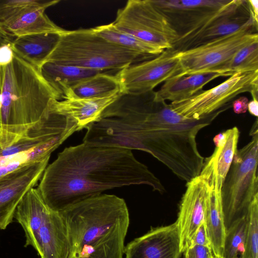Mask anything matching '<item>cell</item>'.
Segmentation results:
<instances>
[{
	"label": "cell",
	"instance_id": "cell-34",
	"mask_svg": "<svg viewBox=\"0 0 258 258\" xmlns=\"http://www.w3.org/2000/svg\"><path fill=\"white\" fill-rule=\"evenodd\" d=\"M195 245L206 246L211 247L210 242L204 222L200 225L196 232L187 248Z\"/></svg>",
	"mask_w": 258,
	"mask_h": 258
},
{
	"label": "cell",
	"instance_id": "cell-38",
	"mask_svg": "<svg viewBox=\"0 0 258 258\" xmlns=\"http://www.w3.org/2000/svg\"><path fill=\"white\" fill-rule=\"evenodd\" d=\"M227 133L226 132L220 133L216 135L213 138V142L217 148H221L222 147L226 141Z\"/></svg>",
	"mask_w": 258,
	"mask_h": 258
},
{
	"label": "cell",
	"instance_id": "cell-18",
	"mask_svg": "<svg viewBox=\"0 0 258 258\" xmlns=\"http://www.w3.org/2000/svg\"><path fill=\"white\" fill-rule=\"evenodd\" d=\"M51 210L35 187L30 189L21 201L14 218L25 232V247L35 248L40 229Z\"/></svg>",
	"mask_w": 258,
	"mask_h": 258
},
{
	"label": "cell",
	"instance_id": "cell-39",
	"mask_svg": "<svg viewBox=\"0 0 258 258\" xmlns=\"http://www.w3.org/2000/svg\"><path fill=\"white\" fill-rule=\"evenodd\" d=\"M3 150V148L2 144L0 142V156H1L2 152Z\"/></svg>",
	"mask_w": 258,
	"mask_h": 258
},
{
	"label": "cell",
	"instance_id": "cell-26",
	"mask_svg": "<svg viewBox=\"0 0 258 258\" xmlns=\"http://www.w3.org/2000/svg\"><path fill=\"white\" fill-rule=\"evenodd\" d=\"M92 30L95 34L109 42L151 56L156 57L164 50L118 30L112 23L96 27Z\"/></svg>",
	"mask_w": 258,
	"mask_h": 258
},
{
	"label": "cell",
	"instance_id": "cell-1",
	"mask_svg": "<svg viewBox=\"0 0 258 258\" xmlns=\"http://www.w3.org/2000/svg\"><path fill=\"white\" fill-rule=\"evenodd\" d=\"M133 184L166 192L159 178L131 150L83 143L59 153L46 167L36 188L48 208L59 212L105 190Z\"/></svg>",
	"mask_w": 258,
	"mask_h": 258
},
{
	"label": "cell",
	"instance_id": "cell-25",
	"mask_svg": "<svg viewBox=\"0 0 258 258\" xmlns=\"http://www.w3.org/2000/svg\"><path fill=\"white\" fill-rule=\"evenodd\" d=\"M64 141L55 140L27 151L0 156V178L23 166L49 159L52 152Z\"/></svg>",
	"mask_w": 258,
	"mask_h": 258
},
{
	"label": "cell",
	"instance_id": "cell-6",
	"mask_svg": "<svg viewBox=\"0 0 258 258\" xmlns=\"http://www.w3.org/2000/svg\"><path fill=\"white\" fill-rule=\"evenodd\" d=\"M256 118L250 131L251 140L237 150L222 187L225 231L246 218L258 198V126Z\"/></svg>",
	"mask_w": 258,
	"mask_h": 258
},
{
	"label": "cell",
	"instance_id": "cell-4",
	"mask_svg": "<svg viewBox=\"0 0 258 258\" xmlns=\"http://www.w3.org/2000/svg\"><path fill=\"white\" fill-rule=\"evenodd\" d=\"M0 142L4 149L18 142L41 117L60 94L40 71L15 54L0 68Z\"/></svg>",
	"mask_w": 258,
	"mask_h": 258
},
{
	"label": "cell",
	"instance_id": "cell-30",
	"mask_svg": "<svg viewBox=\"0 0 258 258\" xmlns=\"http://www.w3.org/2000/svg\"><path fill=\"white\" fill-rule=\"evenodd\" d=\"M241 258H258V198L252 203L246 217L244 249Z\"/></svg>",
	"mask_w": 258,
	"mask_h": 258
},
{
	"label": "cell",
	"instance_id": "cell-20",
	"mask_svg": "<svg viewBox=\"0 0 258 258\" xmlns=\"http://www.w3.org/2000/svg\"><path fill=\"white\" fill-rule=\"evenodd\" d=\"M220 77L222 76L213 72L172 77L155 92V99L171 102L187 99L203 90L207 84Z\"/></svg>",
	"mask_w": 258,
	"mask_h": 258
},
{
	"label": "cell",
	"instance_id": "cell-10",
	"mask_svg": "<svg viewBox=\"0 0 258 258\" xmlns=\"http://www.w3.org/2000/svg\"><path fill=\"white\" fill-rule=\"evenodd\" d=\"M254 24L247 0H232L209 20L185 36L178 38L172 48L185 51L232 34Z\"/></svg>",
	"mask_w": 258,
	"mask_h": 258
},
{
	"label": "cell",
	"instance_id": "cell-13",
	"mask_svg": "<svg viewBox=\"0 0 258 258\" xmlns=\"http://www.w3.org/2000/svg\"><path fill=\"white\" fill-rule=\"evenodd\" d=\"M49 159L23 166L0 178V229L13 221L23 197L40 180Z\"/></svg>",
	"mask_w": 258,
	"mask_h": 258
},
{
	"label": "cell",
	"instance_id": "cell-36",
	"mask_svg": "<svg viewBox=\"0 0 258 258\" xmlns=\"http://www.w3.org/2000/svg\"><path fill=\"white\" fill-rule=\"evenodd\" d=\"M254 23L258 26V1L247 0Z\"/></svg>",
	"mask_w": 258,
	"mask_h": 258
},
{
	"label": "cell",
	"instance_id": "cell-24",
	"mask_svg": "<svg viewBox=\"0 0 258 258\" xmlns=\"http://www.w3.org/2000/svg\"><path fill=\"white\" fill-rule=\"evenodd\" d=\"M40 72L45 81L60 94L62 98L63 92L72 86L104 72L46 61L41 67Z\"/></svg>",
	"mask_w": 258,
	"mask_h": 258
},
{
	"label": "cell",
	"instance_id": "cell-32",
	"mask_svg": "<svg viewBox=\"0 0 258 258\" xmlns=\"http://www.w3.org/2000/svg\"><path fill=\"white\" fill-rule=\"evenodd\" d=\"M15 38L0 29V68L12 62L15 56L13 42Z\"/></svg>",
	"mask_w": 258,
	"mask_h": 258
},
{
	"label": "cell",
	"instance_id": "cell-12",
	"mask_svg": "<svg viewBox=\"0 0 258 258\" xmlns=\"http://www.w3.org/2000/svg\"><path fill=\"white\" fill-rule=\"evenodd\" d=\"M230 1L151 0L167 19L178 38L186 35L204 24Z\"/></svg>",
	"mask_w": 258,
	"mask_h": 258
},
{
	"label": "cell",
	"instance_id": "cell-3",
	"mask_svg": "<svg viewBox=\"0 0 258 258\" xmlns=\"http://www.w3.org/2000/svg\"><path fill=\"white\" fill-rule=\"evenodd\" d=\"M59 213L67 230L65 258H123L130 215L123 199L100 194Z\"/></svg>",
	"mask_w": 258,
	"mask_h": 258
},
{
	"label": "cell",
	"instance_id": "cell-33",
	"mask_svg": "<svg viewBox=\"0 0 258 258\" xmlns=\"http://www.w3.org/2000/svg\"><path fill=\"white\" fill-rule=\"evenodd\" d=\"M184 258H214L209 246L195 245L188 247L183 252Z\"/></svg>",
	"mask_w": 258,
	"mask_h": 258
},
{
	"label": "cell",
	"instance_id": "cell-5",
	"mask_svg": "<svg viewBox=\"0 0 258 258\" xmlns=\"http://www.w3.org/2000/svg\"><path fill=\"white\" fill-rule=\"evenodd\" d=\"M154 57L109 42L95 34L91 28L66 30L59 35L56 46L45 62L117 72Z\"/></svg>",
	"mask_w": 258,
	"mask_h": 258
},
{
	"label": "cell",
	"instance_id": "cell-23",
	"mask_svg": "<svg viewBox=\"0 0 258 258\" xmlns=\"http://www.w3.org/2000/svg\"><path fill=\"white\" fill-rule=\"evenodd\" d=\"M119 91L120 84L116 74L102 72L72 86L63 92L62 98H101Z\"/></svg>",
	"mask_w": 258,
	"mask_h": 258
},
{
	"label": "cell",
	"instance_id": "cell-21",
	"mask_svg": "<svg viewBox=\"0 0 258 258\" xmlns=\"http://www.w3.org/2000/svg\"><path fill=\"white\" fill-rule=\"evenodd\" d=\"M59 34L42 33L16 37L15 54L40 71L42 65L56 46Z\"/></svg>",
	"mask_w": 258,
	"mask_h": 258
},
{
	"label": "cell",
	"instance_id": "cell-19",
	"mask_svg": "<svg viewBox=\"0 0 258 258\" xmlns=\"http://www.w3.org/2000/svg\"><path fill=\"white\" fill-rule=\"evenodd\" d=\"M67 230L58 212L51 210L40 229L35 249L41 258H65Z\"/></svg>",
	"mask_w": 258,
	"mask_h": 258
},
{
	"label": "cell",
	"instance_id": "cell-14",
	"mask_svg": "<svg viewBox=\"0 0 258 258\" xmlns=\"http://www.w3.org/2000/svg\"><path fill=\"white\" fill-rule=\"evenodd\" d=\"M209 192L208 181L202 174L186 182L176 221L181 253L187 248L196 232L204 222Z\"/></svg>",
	"mask_w": 258,
	"mask_h": 258
},
{
	"label": "cell",
	"instance_id": "cell-22",
	"mask_svg": "<svg viewBox=\"0 0 258 258\" xmlns=\"http://www.w3.org/2000/svg\"><path fill=\"white\" fill-rule=\"evenodd\" d=\"M47 8L43 7L30 10L0 29L15 37L42 33L61 34L66 30L50 20L45 13Z\"/></svg>",
	"mask_w": 258,
	"mask_h": 258
},
{
	"label": "cell",
	"instance_id": "cell-29",
	"mask_svg": "<svg viewBox=\"0 0 258 258\" xmlns=\"http://www.w3.org/2000/svg\"><path fill=\"white\" fill-rule=\"evenodd\" d=\"M226 139L221 148L216 147L217 171L224 181L231 165L234 155L237 150L239 131L236 126L226 131Z\"/></svg>",
	"mask_w": 258,
	"mask_h": 258
},
{
	"label": "cell",
	"instance_id": "cell-41",
	"mask_svg": "<svg viewBox=\"0 0 258 258\" xmlns=\"http://www.w3.org/2000/svg\"><path fill=\"white\" fill-rule=\"evenodd\" d=\"M1 90V89H0Z\"/></svg>",
	"mask_w": 258,
	"mask_h": 258
},
{
	"label": "cell",
	"instance_id": "cell-11",
	"mask_svg": "<svg viewBox=\"0 0 258 258\" xmlns=\"http://www.w3.org/2000/svg\"><path fill=\"white\" fill-rule=\"evenodd\" d=\"M178 52L165 49L151 59L134 63L116 73L123 94L138 95L153 91L159 84L180 71Z\"/></svg>",
	"mask_w": 258,
	"mask_h": 258
},
{
	"label": "cell",
	"instance_id": "cell-35",
	"mask_svg": "<svg viewBox=\"0 0 258 258\" xmlns=\"http://www.w3.org/2000/svg\"><path fill=\"white\" fill-rule=\"evenodd\" d=\"M248 103V100L247 97H240L232 102L233 111L238 114L245 113L247 110Z\"/></svg>",
	"mask_w": 258,
	"mask_h": 258
},
{
	"label": "cell",
	"instance_id": "cell-28",
	"mask_svg": "<svg viewBox=\"0 0 258 258\" xmlns=\"http://www.w3.org/2000/svg\"><path fill=\"white\" fill-rule=\"evenodd\" d=\"M59 2L58 0H0V28L30 10L49 8Z\"/></svg>",
	"mask_w": 258,
	"mask_h": 258
},
{
	"label": "cell",
	"instance_id": "cell-16",
	"mask_svg": "<svg viewBox=\"0 0 258 258\" xmlns=\"http://www.w3.org/2000/svg\"><path fill=\"white\" fill-rule=\"evenodd\" d=\"M180 236L176 222L152 228L124 247V258H179Z\"/></svg>",
	"mask_w": 258,
	"mask_h": 258
},
{
	"label": "cell",
	"instance_id": "cell-8",
	"mask_svg": "<svg viewBox=\"0 0 258 258\" xmlns=\"http://www.w3.org/2000/svg\"><path fill=\"white\" fill-rule=\"evenodd\" d=\"M253 91H258V71L239 72L214 88L172 102L170 105L174 111L186 118L200 119L221 109L229 108L231 101L238 95Z\"/></svg>",
	"mask_w": 258,
	"mask_h": 258
},
{
	"label": "cell",
	"instance_id": "cell-40",
	"mask_svg": "<svg viewBox=\"0 0 258 258\" xmlns=\"http://www.w3.org/2000/svg\"><path fill=\"white\" fill-rule=\"evenodd\" d=\"M214 258H221V257H216L214 255Z\"/></svg>",
	"mask_w": 258,
	"mask_h": 258
},
{
	"label": "cell",
	"instance_id": "cell-27",
	"mask_svg": "<svg viewBox=\"0 0 258 258\" xmlns=\"http://www.w3.org/2000/svg\"><path fill=\"white\" fill-rule=\"evenodd\" d=\"M255 71H258V41L240 49L229 60L212 72L219 73L222 77H230L237 72Z\"/></svg>",
	"mask_w": 258,
	"mask_h": 258
},
{
	"label": "cell",
	"instance_id": "cell-2",
	"mask_svg": "<svg viewBox=\"0 0 258 258\" xmlns=\"http://www.w3.org/2000/svg\"><path fill=\"white\" fill-rule=\"evenodd\" d=\"M227 108L200 119L186 118L164 100L155 99V91L121 95L105 111L107 117L134 125L140 137L141 151L150 154L180 179L186 182L198 176L204 158L198 148L199 132Z\"/></svg>",
	"mask_w": 258,
	"mask_h": 258
},
{
	"label": "cell",
	"instance_id": "cell-31",
	"mask_svg": "<svg viewBox=\"0 0 258 258\" xmlns=\"http://www.w3.org/2000/svg\"><path fill=\"white\" fill-rule=\"evenodd\" d=\"M246 218L226 231L222 258H240L243 252Z\"/></svg>",
	"mask_w": 258,
	"mask_h": 258
},
{
	"label": "cell",
	"instance_id": "cell-17",
	"mask_svg": "<svg viewBox=\"0 0 258 258\" xmlns=\"http://www.w3.org/2000/svg\"><path fill=\"white\" fill-rule=\"evenodd\" d=\"M123 94L121 91L101 98L52 99L49 105L55 111L69 116L77 123L78 131L100 118L105 109Z\"/></svg>",
	"mask_w": 258,
	"mask_h": 258
},
{
	"label": "cell",
	"instance_id": "cell-37",
	"mask_svg": "<svg viewBox=\"0 0 258 258\" xmlns=\"http://www.w3.org/2000/svg\"><path fill=\"white\" fill-rule=\"evenodd\" d=\"M247 110L249 113L255 116H258V98H253L252 100L248 102Z\"/></svg>",
	"mask_w": 258,
	"mask_h": 258
},
{
	"label": "cell",
	"instance_id": "cell-7",
	"mask_svg": "<svg viewBox=\"0 0 258 258\" xmlns=\"http://www.w3.org/2000/svg\"><path fill=\"white\" fill-rule=\"evenodd\" d=\"M112 24L118 30L163 50L172 48L178 38L151 0L128 1L118 10Z\"/></svg>",
	"mask_w": 258,
	"mask_h": 258
},
{
	"label": "cell",
	"instance_id": "cell-9",
	"mask_svg": "<svg viewBox=\"0 0 258 258\" xmlns=\"http://www.w3.org/2000/svg\"><path fill=\"white\" fill-rule=\"evenodd\" d=\"M257 28L249 24L217 40L178 52L180 71L176 76L212 72L243 47L258 41Z\"/></svg>",
	"mask_w": 258,
	"mask_h": 258
},
{
	"label": "cell",
	"instance_id": "cell-15",
	"mask_svg": "<svg viewBox=\"0 0 258 258\" xmlns=\"http://www.w3.org/2000/svg\"><path fill=\"white\" fill-rule=\"evenodd\" d=\"M207 179L210 187L209 198L204 223L213 254L222 258L225 228L222 203V187L224 180L217 171L215 152L204 160L200 172Z\"/></svg>",
	"mask_w": 258,
	"mask_h": 258
}]
</instances>
